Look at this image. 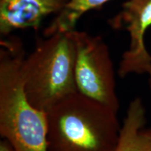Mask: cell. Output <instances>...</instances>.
Returning <instances> with one entry per match:
<instances>
[{"mask_svg": "<svg viewBox=\"0 0 151 151\" xmlns=\"http://www.w3.org/2000/svg\"><path fill=\"white\" fill-rule=\"evenodd\" d=\"M48 151H115L118 112L79 92L46 111Z\"/></svg>", "mask_w": 151, "mask_h": 151, "instance_id": "obj_1", "label": "cell"}, {"mask_svg": "<svg viewBox=\"0 0 151 151\" xmlns=\"http://www.w3.org/2000/svg\"><path fill=\"white\" fill-rule=\"evenodd\" d=\"M24 58L20 39L1 40L0 134L14 151H48L46 113L35 108L24 92L20 68Z\"/></svg>", "mask_w": 151, "mask_h": 151, "instance_id": "obj_2", "label": "cell"}, {"mask_svg": "<svg viewBox=\"0 0 151 151\" xmlns=\"http://www.w3.org/2000/svg\"><path fill=\"white\" fill-rule=\"evenodd\" d=\"M76 44L72 31L39 41L22 62L24 92L34 107L46 112L67 96L78 92L75 80Z\"/></svg>", "mask_w": 151, "mask_h": 151, "instance_id": "obj_3", "label": "cell"}, {"mask_svg": "<svg viewBox=\"0 0 151 151\" xmlns=\"http://www.w3.org/2000/svg\"><path fill=\"white\" fill-rule=\"evenodd\" d=\"M76 44L75 80L78 92L118 112L115 71L102 38L72 31Z\"/></svg>", "mask_w": 151, "mask_h": 151, "instance_id": "obj_4", "label": "cell"}, {"mask_svg": "<svg viewBox=\"0 0 151 151\" xmlns=\"http://www.w3.org/2000/svg\"><path fill=\"white\" fill-rule=\"evenodd\" d=\"M109 24L113 29L126 30L130 36L129 48L119 65V76L148 72L151 55L145 46L144 36L151 26V0H127L120 12L109 20Z\"/></svg>", "mask_w": 151, "mask_h": 151, "instance_id": "obj_5", "label": "cell"}, {"mask_svg": "<svg viewBox=\"0 0 151 151\" xmlns=\"http://www.w3.org/2000/svg\"><path fill=\"white\" fill-rule=\"evenodd\" d=\"M68 0H0V33L7 36L16 29H39L51 14H58Z\"/></svg>", "mask_w": 151, "mask_h": 151, "instance_id": "obj_6", "label": "cell"}, {"mask_svg": "<svg viewBox=\"0 0 151 151\" xmlns=\"http://www.w3.org/2000/svg\"><path fill=\"white\" fill-rule=\"evenodd\" d=\"M146 110L140 98L129 104L115 151H151V128H146Z\"/></svg>", "mask_w": 151, "mask_h": 151, "instance_id": "obj_7", "label": "cell"}, {"mask_svg": "<svg viewBox=\"0 0 151 151\" xmlns=\"http://www.w3.org/2000/svg\"><path fill=\"white\" fill-rule=\"evenodd\" d=\"M109 1L111 0H68L64 9L44 29L43 35L46 37L55 33L73 31L83 15L100 8Z\"/></svg>", "mask_w": 151, "mask_h": 151, "instance_id": "obj_8", "label": "cell"}, {"mask_svg": "<svg viewBox=\"0 0 151 151\" xmlns=\"http://www.w3.org/2000/svg\"><path fill=\"white\" fill-rule=\"evenodd\" d=\"M0 151H14V149L6 139H3L0 141Z\"/></svg>", "mask_w": 151, "mask_h": 151, "instance_id": "obj_9", "label": "cell"}, {"mask_svg": "<svg viewBox=\"0 0 151 151\" xmlns=\"http://www.w3.org/2000/svg\"><path fill=\"white\" fill-rule=\"evenodd\" d=\"M148 73L149 75V79H148V83H149V87H150V89L151 90V67L150 69H148V72H147Z\"/></svg>", "mask_w": 151, "mask_h": 151, "instance_id": "obj_10", "label": "cell"}]
</instances>
